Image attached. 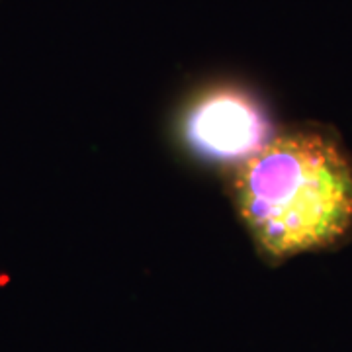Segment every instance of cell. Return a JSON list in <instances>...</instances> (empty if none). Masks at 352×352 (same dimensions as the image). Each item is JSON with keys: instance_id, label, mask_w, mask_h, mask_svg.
<instances>
[{"instance_id": "6da1fadb", "label": "cell", "mask_w": 352, "mask_h": 352, "mask_svg": "<svg viewBox=\"0 0 352 352\" xmlns=\"http://www.w3.org/2000/svg\"><path fill=\"white\" fill-rule=\"evenodd\" d=\"M227 192L268 263L329 251L352 235V155L327 126L278 127L261 151L227 173Z\"/></svg>"}, {"instance_id": "7a4b0ae2", "label": "cell", "mask_w": 352, "mask_h": 352, "mask_svg": "<svg viewBox=\"0 0 352 352\" xmlns=\"http://www.w3.org/2000/svg\"><path fill=\"white\" fill-rule=\"evenodd\" d=\"M276 129L263 102L233 85L200 90L180 118L184 145L200 161L226 173L261 151Z\"/></svg>"}]
</instances>
